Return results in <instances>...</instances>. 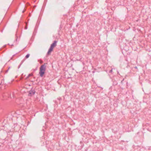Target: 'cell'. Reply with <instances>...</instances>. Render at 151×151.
Listing matches in <instances>:
<instances>
[{
  "label": "cell",
  "mask_w": 151,
  "mask_h": 151,
  "mask_svg": "<svg viewBox=\"0 0 151 151\" xmlns=\"http://www.w3.org/2000/svg\"><path fill=\"white\" fill-rule=\"evenodd\" d=\"M19 111L12 113L0 122V151H19L24 126Z\"/></svg>",
  "instance_id": "6da1fadb"
}]
</instances>
